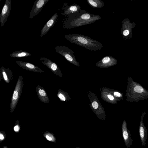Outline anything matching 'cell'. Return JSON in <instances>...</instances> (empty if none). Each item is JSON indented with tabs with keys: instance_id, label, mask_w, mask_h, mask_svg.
I'll list each match as a JSON object with an SVG mask.
<instances>
[{
	"instance_id": "6da1fadb",
	"label": "cell",
	"mask_w": 148,
	"mask_h": 148,
	"mask_svg": "<svg viewBox=\"0 0 148 148\" xmlns=\"http://www.w3.org/2000/svg\"><path fill=\"white\" fill-rule=\"evenodd\" d=\"M101 18L99 15L90 14L84 10H81L75 16L69 17L64 21L63 27L71 28L90 23Z\"/></svg>"
},
{
	"instance_id": "7a4b0ae2",
	"label": "cell",
	"mask_w": 148,
	"mask_h": 148,
	"mask_svg": "<svg viewBox=\"0 0 148 148\" xmlns=\"http://www.w3.org/2000/svg\"><path fill=\"white\" fill-rule=\"evenodd\" d=\"M64 37L71 43L91 51L101 49L103 47L100 42L87 36L78 34L65 35Z\"/></svg>"
},
{
	"instance_id": "3957f363",
	"label": "cell",
	"mask_w": 148,
	"mask_h": 148,
	"mask_svg": "<svg viewBox=\"0 0 148 148\" xmlns=\"http://www.w3.org/2000/svg\"><path fill=\"white\" fill-rule=\"evenodd\" d=\"M23 88V77L20 76L18 79L11 100L10 112L14 111L21 94Z\"/></svg>"
},
{
	"instance_id": "277c9868",
	"label": "cell",
	"mask_w": 148,
	"mask_h": 148,
	"mask_svg": "<svg viewBox=\"0 0 148 148\" xmlns=\"http://www.w3.org/2000/svg\"><path fill=\"white\" fill-rule=\"evenodd\" d=\"M57 52L63 56L68 61L74 65L79 66V64L73 54L74 52L65 46H57L55 47Z\"/></svg>"
},
{
	"instance_id": "5b68a950",
	"label": "cell",
	"mask_w": 148,
	"mask_h": 148,
	"mask_svg": "<svg viewBox=\"0 0 148 148\" xmlns=\"http://www.w3.org/2000/svg\"><path fill=\"white\" fill-rule=\"evenodd\" d=\"M42 63L47 67L56 75L62 77L63 75L57 64L52 60L44 57L40 58Z\"/></svg>"
},
{
	"instance_id": "8992f818",
	"label": "cell",
	"mask_w": 148,
	"mask_h": 148,
	"mask_svg": "<svg viewBox=\"0 0 148 148\" xmlns=\"http://www.w3.org/2000/svg\"><path fill=\"white\" fill-rule=\"evenodd\" d=\"M11 0H6L4 5L0 14V23L1 26L3 27L10 15L12 5Z\"/></svg>"
},
{
	"instance_id": "52a82bcc",
	"label": "cell",
	"mask_w": 148,
	"mask_h": 148,
	"mask_svg": "<svg viewBox=\"0 0 148 148\" xmlns=\"http://www.w3.org/2000/svg\"><path fill=\"white\" fill-rule=\"evenodd\" d=\"M49 0H37L35 1L30 12L29 18H32L37 15Z\"/></svg>"
},
{
	"instance_id": "ba28073f",
	"label": "cell",
	"mask_w": 148,
	"mask_h": 148,
	"mask_svg": "<svg viewBox=\"0 0 148 148\" xmlns=\"http://www.w3.org/2000/svg\"><path fill=\"white\" fill-rule=\"evenodd\" d=\"M122 134L123 139L127 148H129L132 145L133 139L131 138L130 131L127 127L126 122L124 121L122 126Z\"/></svg>"
},
{
	"instance_id": "9c48e42d",
	"label": "cell",
	"mask_w": 148,
	"mask_h": 148,
	"mask_svg": "<svg viewBox=\"0 0 148 148\" xmlns=\"http://www.w3.org/2000/svg\"><path fill=\"white\" fill-rule=\"evenodd\" d=\"M15 62L21 67L27 70L39 73H44L45 72L37 66L31 63L16 60Z\"/></svg>"
},
{
	"instance_id": "30bf717a",
	"label": "cell",
	"mask_w": 148,
	"mask_h": 148,
	"mask_svg": "<svg viewBox=\"0 0 148 148\" xmlns=\"http://www.w3.org/2000/svg\"><path fill=\"white\" fill-rule=\"evenodd\" d=\"M81 10V6L78 5H72L65 8L62 15L68 17L76 15Z\"/></svg>"
},
{
	"instance_id": "8fae6325",
	"label": "cell",
	"mask_w": 148,
	"mask_h": 148,
	"mask_svg": "<svg viewBox=\"0 0 148 148\" xmlns=\"http://www.w3.org/2000/svg\"><path fill=\"white\" fill-rule=\"evenodd\" d=\"M58 17L57 13H56L45 25L40 32V36L41 37L47 34L51 27L54 25Z\"/></svg>"
},
{
	"instance_id": "7c38bea8",
	"label": "cell",
	"mask_w": 148,
	"mask_h": 148,
	"mask_svg": "<svg viewBox=\"0 0 148 148\" xmlns=\"http://www.w3.org/2000/svg\"><path fill=\"white\" fill-rule=\"evenodd\" d=\"M36 91L38 96L40 100L44 103H49L50 100L47 94L42 87L37 86L36 88Z\"/></svg>"
},
{
	"instance_id": "4fadbf2b",
	"label": "cell",
	"mask_w": 148,
	"mask_h": 148,
	"mask_svg": "<svg viewBox=\"0 0 148 148\" xmlns=\"http://www.w3.org/2000/svg\"><path fill=\"white\" fill-rule=\"evenodd\" d=\"M2 78L7 83H9L13 79V73L12 71L8 68L6 69L1 66L0 69Z\"/></svg>"
},
{
	"instance_id": "5bb4252c",
	"label": "cell",
	"mask_w": 148,
	"mask_h": 148,
	"mask_svg": "<svg viewBox=\"0 0 148 148\" xmlns=\"http://www.w3.org/2000/svg\"><path fill=\"white\" fill-rule=\"evenodd\" d=\"M139 133L142 146H144L146 144L148 133L147 130L142 121H140L139 126Z\"/></svg>"
},
{
	"instance_id": "9a60e30c",
	"label": "cell",
	"mask_w": 148,
	"mask_h": 148,
	"mask_svg": "<svg viewBox=\"0 0 148 148\" xmlns=\"http://www.w3.org/2000/svg\"><path fill=\"white\" fill-rule=\"evenodd\" d=\"M12 57L18 58L23 57H26L32 56V54L27 51L20 50L16 51L10 54Z\"/></svg>"
},
{
	"instance_id": "2e32d148",
	"label": "cell",
	"mask_w": 148,
	"mask_h": 148,
	"mask_svg": "<svg viewBox=\"0 0 148 148\" xmlns=\"http://www.w3.org/2000/svg\"><path fill=\"white\" fill-rule=\"evenodd\" d=\"M58 91L57 95L61 101H67L71 99L70 95L66 92L61 89H58Z\"/></svg>"
},
{
	"instance_id": "e0dca14e",
	"label": "cell",
	"mask_w": 148,
	"mask_h": 148,
	"mask_svg": "<svg viewBox=\"0 0 148 148\" xmlns=\"http://www.w3.org/2000/svg\"><path fill=\"white\" fill-rule=\"evenodd\" d=\"M87 3L91 6L94 8H100L104 5V3L100 0H87Z\"/></svg>"
},
{
	"instance_id": "ac0fdd59",
	"label": "cell",
	"mask_w": 148,
	"mask_h": 148,
	"mask_svg": "<svg viewBox=\"0 0 148 148\" xmlns=\"http://www.w3.org/2000/svg\"><path fill=\"white\" fill-rule=\"evenodd\" d=\"M13 129L16 133H18L19 132L20 129V126L19 122L18 121L16 120L15 121Z\"/></svg>"
},
{
	"instance_id": "d6986e66",
	"label": "cell",
	"mask_w": 148,
	"mask_h": 148,
	"mask_svg": "<svg viewBox=\"0 0 148 148\" xmlns=\"http://www.w3.org/2000/svg\"><path fill=\"white\" fill-rule=\"evenodd\" d=\"M6 136L5 132L0 131V143H2L5 139Z\"/></svg>"
},
{
	"instance_id": "ffe728a7",
	"label": "cell",
	"mask_w": 148,
	"mask_h": 148,
	"mask_svg": "<svg viewBox=\"0 0 148 148\" xmlns=\"http://www.w3.org/2000/svg\"><path fill=\"white\" fill-rule=\"evenodd\" d=\"M111 56H106L104 57L102 60V62L104 64H106L108 63L112 59Z\"/></svg>"
},
{
	"instance_id": "44dd1931",
	"label": "cell",
	"mask_w": 148,
	"mask_h": 148,
	"mask_svg": "<svg viewBox=\"0 0 148 148\" xmlns=\"http://www.w3.org/2000/svg\"><path fill=\"white\" fill-rule=\"evenodd\" d=\"M134 91L137 92L141 93L142 92L143 90V88L141 86H137L134 88Z\"/></svg>"
},
{
	"instance_id": "7402d4cb",
	"label": "cell",
	"mask_w": 148,
	"mask_h": 148,
	"mask_svg": "<svg viewBox=\"0 0 148 148\" xmlns=\"http://www.w3.org/2000/svg\"><path fill=\"white\" fill-rule=\"evenodd\" d=\"M92 105L93 107L95 109H97L98 107V103L95 101L92 102Z\"/></svg>"
},
{
	"instance_id": "603a6c76",
	"label": "cell",
	"mask_w": 148,
	"mask_h": 148,
	"mask_svg": "<svg viewBox=\"0 0 148 148\" xmlns=\"http://www.w3.org/2000/svg\"><path fill=\"white\" fill-rule=\"evenodd\" d=\"M114 95L116 97H119L121 96V94L119 92H114Z\"/></svg>"
},
{
	"instance_id": "cb8c5ba5",
	"label": "cell",
	"mask_w": 148,
	"mask_h": 148,
	"mask_svg": "<svg viewBox=\"0 0 148 148\" xmlns=\"http://www.w3.org/2000/svg\"><path fill=\"white\" fill-rule=\"evenodd\" d=\"M108 97L111 100H112L114 99V97L110 95H108Z\"/></svg>"
},
{
	"instance_id": "d4e9b609",
	"label": "cell",
	"mask_w": 148,
	"mask_h": 148,
	"mask_svg": "<svg viewBox=\"0 0 148 148\" xmlns=\"http://www.w3.org/2000/svg\"><path fill=\"white\" fill-rule=\"evenodd\" d=\"M46 137L47 138V139L49 141H51L52 140L51 138L48 135H46Z\"/></svg>"
},
{
	"instance_id": "484cf974",
	"label": "cell",
	"mask_w": 148,
	"mask_h": 148,
	"mask_svg": "<svg viewBox=\"0 0 148 148\" xmlns=\"http://www.w3.org/2000/svg\"><path fill=\"white\" fill-rule=\"evenodd\" d=\"M2 78V74H1V71H0V81Z\"/></svg>"
},
{
	"instance_id": "4316f807",
	"label": "cell",
	"mask_w": 148,
	"mask_h": 148,
	"mask_svg": "<svg viewBox=\"0 0 148 148\" xmlns=\"http://www.w3.org/2000/svg\"><path fill=\"white\" fill-rule=\"evenodd\" d=\"M2 148H8V147L7 146H6L5 145H4L3 146V147H2Z\"/></svg>"
}]
</instances>
